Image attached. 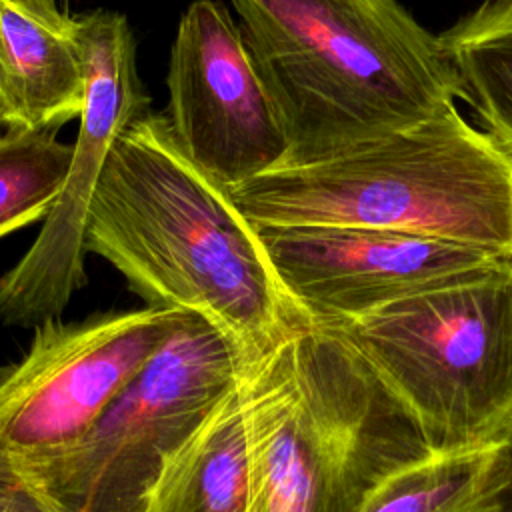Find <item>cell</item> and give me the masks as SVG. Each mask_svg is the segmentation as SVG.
I'll return each instance as SVG.
<instances>
[{"label":"cell","instance_id":"15","mask_svg":"<svg viewBox=\"0 0 512 512\" xmlns=\"http://www.w3.org/2000/svg\"><path fill=\"white\" fill-rule=\"evenodd\" d=\"M74 158V144L56 128H12L0 134V238L46 220L60 198Z\"/></svg>","mask_w":512,"mask_h":512},{"label":"cell","instance_id":"8","mask_svg":"<svg viewBox=\"0 0 512 512\" xmlns=\"http://www.w3.org/2000/svg\"><path fill=\"white\" fill-rule=\"evenodd\" d=\"M86 72V98L66 186L28 252L0 276V320L36 328L58 320L86 286L84 228L104 162L118 136L152 112L124 14L96 8L74 14Z\"/></svg>","mask_w":512,"mask_h":512},{"label":"cell","instance_id":"11","mask_svg":"<svg viewBox=\"0 0 512 512\" xmlns=\"http://www.w3.org/2000/svg\"><path fill=\"white\" fill-rule=\"evenodd\" d=\"M84 98L74 16L46 18L0 0V130L58 128L80 118Z\"/></svg>","mask_w":512,"mask_h":512},{"label":"cell","instance_id":"10","mask_svg":"<svg viewBox=\"0 0 512 512\" xmlns=\"http://www.w3.org/2000/svg\"><path fill=\"white\" fill-rule=\"evenodd\" d=\"M256 230L282 288L312 324L364 316L508 256L382 228L256 224Z\"/></svg>","mask_w":512,"mask_h":512},{"label":"cell","instance_id":"19","mask_svg":"<svg viewBox=\"0 0 512 512\" xmlns=\"http://www.w3.org/2000/svg\"><path fill=\"white\" fill-rule=\"evenodd\" d=\"M0 134H2V132H0Z\"/></svg>","mask_w":512,"mask_h":512},{"label":"cell","instance_id":"7","mask_svg":"<svg viewBox=\"0 0 512 512\" xmlns=\"http://www.w3.org/2000/svg\"><path fill=\"white\" fill-rule=\"evenodd\" d=\"M186 314L144 306L36 326L28 352L0 372V458L32 462L80 442Z\"/></svg>","mask_w":512,"mask_h":512},{"label":"cell","instance_id":"17","mask_svg":"<svg viewBox=\"0 0 512 512\" xmlns=\"http://www.w3.org/2000/svg\"><path fill=\"white\" fill-rule=\"evenodd\" d=\"M502 442H504V456H506V478L504 486L498 496V504L494 512H512V418L500 432Z\"/></svg>","mask_w":512,"mask_h":512},{"label":"cell","instance_id":"16","mask_svg":"<svg viewBox=\"0 0 512 512\" xmlns=\"http://www.w3.org/2000/svg\"><path fill=\"white\" fill-rule=\"evenodd\" d=\"M0 512H50L4 458H0Z\"/></svg>","mask_w":512,"mask_h":512},{"label":"cell","instance_id":"2","mask_svg":"<svg viewBox=\"0 0 512 512\" xmlns=\"http://www.w3.org/2000/svg\"><path fill=\"white\" fill-rule=\"evenodd\" d=\"M230 4L288 140L280 168L344 154L464 98L442 38L396 0Z\"/></svg>","mask_w":512,"mask_h":512},{"label":"cell","instance_id":"6","mask_svg":"<svg viewBox=\"0 0 512 512\" xmlns=\"http://www.w3.org/2000/svg\"><path fill=\"white\" fill-rule=\"evenodd\" d=\"M228 338L188 312L166 344L72 448L8 462L50 512H144L166 456L234 384Z\"/></svg>","mask_w":512,"mask_h":512},{"label":"cell","instance_id":"9","mask_svg":"<svg viewBox=\"0 0 512 512\" xmlns=\"http://www.w3.org/2000/svg\"><path fill=\"white\" fill-rule=\"evenodd\" d=\"M166 86L174 138L228 190L284 164L280 116L224 2L194 0L182 12Z\"/></svg>","mask_w":512,"mask_h":512},{"label":"cell","instance_id":"12","mask_svg":"<svg viewBox=\"0 0 512 512\" xmlns=\"http://www.w3.org/2000/svg\"><path fill=\"white\" fill-rule=\"evenodd\" d=\"M248 448L234 384L166 456L144 512H246Z\"/></svg>","mask_w":512,"mask_h":512},{"label":"cell","instance_id":"5","mask_svg":"<svg viewBox=\"0 0 512 512\" xmlns=\"http://www.w3.org/2000/svg\"><path fill=\"white\" fill-rule=\"evenodd\" d=\"M330 326L358 348L428 450L492 440L512 418V254Z\"/></svg>","mask_w":512,"mask_h":512},{"label":"cell","instance_id":"18","mask_svg":"<svg viewBox=\"0 0 512 512\" xmlns=\"http://www.w3.org/2000/svg\"><path fill=\"white\" fill-rule=\"evenodd\" d=\"M12 2H16V4H20L24 8H30V10L46 16V18H60V16H64L58 10L56 0H12Z\"/></svg>","mask_w":512,"mask_h":512},{"label":"cell","instance_id":"4","mask_svg":"<svg viewBox=\"0 0 512 512\" xmlns=\"http://www.w3.org/2000/svg\"><path fill=\"white\" fill-rule=\"evenodd\" d=\"M254 224L362 226L512 254V154L456 104L344 154L230 188Z\"/></svg>","mask_w":512,"mask_h":512},{"label":"cell","instance_id":"1","mask_svg":"<svg viewBox=\"0 0 512 512\" xmlns=\"http://www.w3.org/2000/svg\"><path fill=\"white\" fill-rule=\"evenodd\" d=\"M84 248L110 262L146 306L192 312L250 364L310 318L282 288L256 224L148 112L108 152Z\"/></svg>","mask_w":512,"mask_h":512},{"label":"cell","instance_id":"13","mask_svg":"<svg viewBox=\"0 0 512 512\" xmlns=\"http://www.w3.org/2000/svg\"><path fill=\"white\" fill-rule=\"evenodd\" d=\"M506 478L504 442L428 452L380 480L358 512H494Z\"/></svg>","mask_w":512,"mask_h":512},{"label":"cell","instance_id":"3","mask_svg":"<svg viewBox=\"0 0 512 512\" xmlns=\"http://www.w3.org/2000/svg\"><path fill=\"white\" fill-rule=\"evenodd\" d=\"M246 512H358L396 468L428 454L400 404L336 326L310 324L238 366Z\"/></svg>","mask_w":512,"mask_h":512},{"label":"cell","instance_id":"14","mask_svg":"<svg viewBox=\"0 0 512 512\" xmlns=\"http://www.w3.org/2000/svg\"><path fill=\"white\" fill-rule=\"evenodd\" d=\"M484 132L512 154V0H484L440 34Z\"/></svg>","mask_w":512,"mask_h":512}]
</instances>
